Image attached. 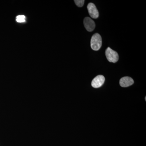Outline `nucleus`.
Masks as SVG:
<instances>
[{"instance_id":"6e6552de","label":"nucleus","mask_w":146,"mask_h":146,"mask_svg":"<svg viewBox=\"0 0 146 146\" xmlns=\"http://www.w3.org/2000/svg\"><path fill=\"white\" fill-rule=\"evenodd\" d=\"M78 7H82L84 4V0H75L74 1Z\"/></svg>"},{"instance_id":"39448f33","label":"nucleus","mask_w":146,"mask_h":146,"mask_svg":"<svg viewBox=\"0 0 146 146\" xmlns=\"http://www.w3.org/2000/svg\"><path fill=\"white\" fill-rule=\"evenodd\" d=\"M84 24L86 30L89 32L93 31L96 27L95 22L89 17H86L84 18Z\"/></svg>"},{"instance_id":"f257e3e1","label":"nucleus","mask_w":146,"mask_h":146,"mask_svg":"<svg viewBox=\"0 0 146 146\" xmlns=\"http://www.w3.org/2000/svg\"><path fill=\"white\" fill-rule=\"evenodd\" d=\"M102 45L101 36L98 33H95L92 36L91 40V46L92 50H99Z\"/></svg>"},{"instance_id":"423d86ee","label":"nucleus","mask_w":146,"mask_h":146,"mask_svg":"<svg viewBox=\"0 0 146 146\" xmlns=\"http://www.w3.org/2000/svg\"><path fill=\"white\" fill-rule=\"evenodd\" d=\"M134 83L133 79L129 77H124L120 79L119 84L120 86L123 87H128L131 86Z\"/></svg>"},{"instance_id":"0eeeda50","label":"nucleus","mask_w":146,"mask_h":146,"mask_svg":"<svg viewBox=\"0 0 146 146\" xmlns=\"http://www.w3.org/2000/svg\"><path fill=\"white\" fill-rule=\"evenodd\" d=\"M16 20L18 23H23L25 21V17L24 15H20L17 16Z\"/></svg>"},{"instance_id":"f03ea898","label":"nucleus","mask_w":146,"mask_h":146,"mask_svg":"<svg viewBox=\"0 0 146 146\" xmlns=\"http://www.w3.org/2000/svg\"><path fill=\"white\" fill-rule=\"evenodd\" d=\"M105 54L108 60L110 62L115 63L119 60V56L117 52L110 47H108L106 50Z\"/></svg>"},{"instance_id":"1a4fd4ad","label":"nucleus","mask_w":146,"mask_h":146,"mask_svg":"<svg viewBox=\"0 0 146 146\" xmlns=\"http://www.w3.org/2000/svg\"><path fill=\"white\" fill-rule=\"evenodd\" d=\"M145 101H146V97H145Z\"/></svg>"},{"instance_id":"20e7f679","label":"nucleus","mask_w":146,"mask_h":146,"mask_svg":"<svg viewBox=\"0 0 146 146\" xmlns=\"http://www.w3.org/2000/svg\"><path fill=\"white\" fill-rule=\"evenodd\" d=\"M105 80V79L103 76H97L92 80L91 85L94 88H99L102 86L103 84L104 83Z\"/></svg>"},{"instance_id":"7ed1b4c3","label":"nucleus","mask_w":146,"mask_h":146,"mask_svg":"<svg viewBox=\"0 0 146 146\" xmlns=\"http://www.w3.org/2000/svg\"><path fill=\"white\" fill-rule=\"evenodd\" d=\"M87 8L89 15L91 18L94 19H97L98 18L99 13L95 4L93 3H89L87 5Z\"/></svg>"}]
</instances>
